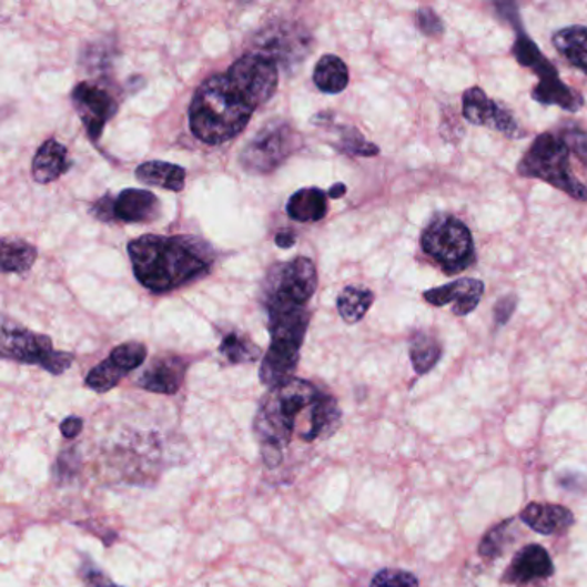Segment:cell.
Returning a JSON list of instances; mask_svg holds the SVG:
<instances>
[{
    "label": "cell",
    "instance_id": "cell-1",
    "mask_svg": "<svg viewBox=\"0 0 587 587\" xmlns=\"http://www.w3.org/2000/svg\"><path fill=\"white\" fill-rule=\"evenodd\" d=\"M342 408L331 393L311 381L293 377L270 389L259 405L254 434L265 467L276 468L293 438L326 442L342 426Z\"/></svg>",
    "mask_w": 587,
    "mask_h": 587
},
{
    "label": "cell",
    "instance_id": "cell-2",
    "mask_svg": "<svg viewBox=\"0 0 587 587\" xmlns=\"http://www.w3.org/2000/svg\"><path fill=\"white\" fill-rule=\"evenodd\" d=\"M136 280L155 293L171 292L209 273L212 252L193 236L145 234L128 246Z\"/></svg>",
    "mask_w": 587,
    "mask_h": 587
},
{
    "label": "cell",
    "instance_id": "cell-3",
    "mask_svg": "<svg viewBox=\"0 0 587 587\" xmlns=\"http://www.w3.org/2000/svg\"><path fill=\"white\" fill-rule=\"evenodd\" d=\"M254 111L227 74H214L193 95L190 128L200 142L221 145L245 130Z\"/></svg>",
    "mask_w": 587,
    "mask_h": 587
},
{
    "label": "cell",
    "instance_id": "cell-4",
    "mask_svg": "<svg viewBox=\"0 0 587 587\" xmlns=\"http://www.w3.org/2000/svg\"><path fill=\"white\" fill-rule=\"evenodd\" d=\"M570 154L573 152L561 136L542 133L534 140L523 161L518 162L517 173L545 181L574 200L586 202L587 189L570 170Z\"/></svg>",
    "mask_w": 587,
    "mask_h": 587
},
{
    "label": "cell",
    "instance_id": "cell-5",
    "mask_svg": "<svg viewBox=\"0 0 587 587\" xmlns=\"http://www.w3.org/2000/svg\"><path fill=\"white\" fill-rule=\"evenodd\" d=\"M421 246L443 273L452 276L464 273L476 262L473 233L453 215L434 217L421 234Z\"/></svg>",
    "mask_w": 587,
    "mask_h": 587
},
{
    "label": "cell",
    "instance_id": "cell-6",
    "mask_svg": "<svg viewBox=\"0 0 587 587\" xmlns=\"http://www.w3.org/2000/svg\"><path fill=\"white\" fill-rule=\"evenodd\" d=\"M302 145V136L289 121L273 120L243 146L240 162L252 174H270Z\"/></svg>",
    "mask_w": 587,
    "mask_h": 587
},
{
    "label": "cell",
    "instance_id": "cell-7",
    "mask_svg": "<svg viewBox=\"0 0 587 587\" xmlns=\"http://www.w3.org/2000/svg\"><path fill=\"white\" fill-rule=\"evenodd\" d=\"M0 352L8 361L20 364L40 365L47 373L61 376L73 365L74 355L59 352L52 346V340L45 334H37L30 330L16 326L4 318Z\"/></svg>",
    "mask_w": 587,
    "mask_h": 587
},
{
    "label": "cell",
    "instance_id": "cell-8",
    "mask_svg": "<svg viewBox=\"0 0 587 587\" xmlns=\"http://www.w3.org/2000/svg\"><path fill=\"white\" fill-rule=\"evenodd\" d=\"M226 74L254 109L270 102L280 83V68L276 62L257 52L242 55Z\"/></svg>",
    "mask_w": 587,
    "mask_h": 587
},
{
    "label": "cell",
    "instance_id": "cell-9",
    "mask_svg": "<svg viewBox=\"0 0 587 587\" xmlns=\"http://www.w3.org/2000/svg\"><path fill=\"white\" fill-rule=\"evenodd\" d=\"M312 37L304 27L295 23H274L264 28L254 42L257 54L276 62L277 68H296L305 61L311 50Z\"/></svg>",
    "mask_w": 587,
    "mask_h": 587
},
{
    "label": "cell",
    "instance_id": "cell-10",
    "mask_svg": "<svg viewBox=\"0 0 587 587\" xmlns=\"http://www.w3.org/2000/svg\"><path fill=\"white\" fill-rule=\"evenodd\" d=\"M317 270L307 257H296L289 264L276 265L271 274L265 296L290 300L293 304L307 305L317 290Z\"/></svg>",
    "mask_w": 587,
    "mask_h": 587
},
{
    "label": "cell",
    "instance_id": "cell-11",
    "mask_svg": "<svg viewBox=\"0 0 587 587\" xmlns=\"http://www.w3.org/2000/svg\"><path fill=\"white\" fill-rule=\"evenodd\" d=\"M74 109L80 115L81 123L85 126L87 133L93 142H99L104 131L105 124L114 118L118 112V102L114 95L104 87L81 81L74 87L73 95Z\"/></svg>",
    "mask_w": 587,
    "mask_h": 587
},
{
    "label": "cell",
    "instance_id": "cell-12",
    "mask_svg": "<svg viewBox=\"0 0 587 587\" xmlns=\"http://www.w3.org/2000/svg\"><path fill=\"white\" fill-rule=\"evenodd\" d=\"M462 114L476 126L492 128L508 139H523L524 131L508 109L489 99L479 87L465 90L462 97Z\"/></svg>",
    "mask_w": 587,
    "mask_h": 587
},
{
    "label": "cell",
    "instance_id": "cell-13",
    "mask_svg": "<svg viewBox=\"0 0 587 587\" xmlns=\"http://www.w3.org/2000/svg\"><path fill=\"white\" fill-rule=\"evenodd\" d=\"M265 307L270 314L271 343L302 348L311 323L307 307L277 296H265Z\"/></svg>",
    "mask_w": 587,
    "mask_h": 587
},
{
    "label": "cell",
    "instance_id": "cell-14",
    "mask_svg": "<svg viewBox=\"0 0 587 587\" xmlns=\"http://www.w3.org/2000/svg\"><path fill=\"white\" fill-rule=\"evenodd\" d=\"M484 295V283L476 277H461L452 283L443 284L438 289L424 292V300L433 307L452 305V312L458 317H465L479 307Z\"/></svg>",
    "mask_w": 587,
    "mask_h": 587
},
{
    "label": "cell",
    "instance_id": "cell-15",
    "mask_svg": "<svg viewBox=\"0 0 587 587\" xmlns=\"http://www.w3.org/2000/svg\"><path fill=\"white\" fill-rule=\"evenodd\" d=\"M553 574H555V565L549 553L542 545H527L515 553L510 565L503 574L502 583L523 586L536 579H548Z\"/></svg>",
    "mask_w": 587,
    "mask_h": 587
},
{
    "label": "cell",
    "instance_id": "cell-16",
    "mask_svg": "<svg viewBox=\"0 0 587 587\" xmlns=\"http://www.w3.org/2000/svg\"><path fill=\"white\" fill-rule=\"evenodd\" d=\"M186 368V361L174 355L155 358L154 364L140 376L139 386L159 395H176L183 386Z\"/></svg>",
    "mask_w": 587,
    "mask_h": 587
},
{
    "label": "cell",
    "instance_id": "cell-17",
    "mask_svg": "<svg viewBox=\"0 0 587 587\" xmlns=\"http://www.w3.org/2000/svg\"><path fill=\"white\" fill-rule=\"evenodd\" d=\"M161 215V202L146 190L128 189L114 199V221L139 224L154 223Z\"/></svg>",
    "mask_w": 587,
    "mask_h": 587
},
{
    "label": "cell",
    "instance_id": "cell-18",
    "mask_svg": "<svg viewBox=\"0 0 587 587\" xmlns=\"http://www.w3.org/2000/svg\"><path fill=\"white\" fill-rule=\"evenodd\" d=\"M520 520L530 529L545 536L567 533L576 523L573 512L555 503H529L520 512Z\"/></svg>",
    "mask_w": 587,
    "mask_h": 587
},
{
    "label": "cell",
    "instance_id": "cell-19",
    "mask_svg": "<svg viewBox=\"0 0 587 587\" xmlns=\"http://www.w3.org/2000/svg\"><path fill=\"white\" fill-rule=\"evenodd\" d=\"M300 350L302 348H296V346L271 343L262 357L261 371H259L261 383L273 389L293 379V374L298 367Z\"/></svg>",
    "mask_w": 587,
    "mask_h": 587
},
{
    "label": "cell",
    "instance_id": "cell-20",
    "mask_svg": "<svg viewBox=\"0 0 587 587\" xmlns=\"http://www.w3.org/2000/svg\"><path fill=\"white\" fill-rule=\"evenodd\" d=\"M518 20L514 21L515 31L518 30L517 39L514 43V55L517 59L518 64L524 68H529L533 73L539 78L538 87L555 85L558 81H561L560 74H558L557 68L542 54L539 47L534 43L530 37L524 33L523 27L518 24Z\"/></svg>",
    "mask_w": 587,
    "mask_h": 587
},
{
    "label": "cell",
    "instance_id": "cell-21",
    "mask_svg": "<svg viewBox=\"0 0 587 587\" xmlns=\"http://www.w3.org/2000/svg\"><path fill=\"white\" fill-rule=\"evenodd\" d=\"M70 165L68 149L58 140L50 139L37 150L33 165H31V174H33V180L37 183H52V181L59 180L62 174L68 173Z\"/></svg>",
    "mask_w": 587,
    "mask_h": 587
},
{
    "label": "cell",
    "instance_id": "cell-22",
    "mask_svg": "<svg viewBox=\"0 0 587 587\" xmlns=\"http://www.w3.org/2000/svg\"><path fill=\"white\" fill-rule=\"evenodd\" d=\"M286 212L296 223H317L327 214V195L323 190L304 189L290 196Z\"/></svg>",
    "mask_w": 587,
    "mask_h": 587
},
{
    "label": "cell",
    "instance_id": "cell-23",
    "mask_svg": "<svg viewBox=\"0 0 587 587\" xmlns=\"http://www.w3.org/2000/svg\"><path fill=\"white\" fill-rule=\"evenodd\" d=\"M551 42L574 68L587 74V27L561 28L553 33Z\"/></svg>",
    "mask_w": 587,
    "mask_h": 587
},
{
    "label": "cell",
    "instance_id": "cell-24",
    "mask_svg": "<svg viewBox=\"0 0 587 587\" xmlns=\"http://www.w3.org/2000/svg\"><path fill=\"white\" fill-rule=\"evenodd\" d=\"M135 176L142 183L171 190V192H181L184 189L186 171L181 165L170 164V162L150 161L136 168Z\"/></svg>",
    "mask_w": 587,
    "mask_h": 587
},
{
    "label": "cell",
    "instance_id": "cell-25",
    "mask_svg": "<svg viewBox=\"0 0 587 587\" xmlns=\"http://www.w3.org/2000/svg\"><path fill=\"white\" fill-rule=\"evenodd\" d=\"M408 355L418 376L431 373L443 355V346L434 334L417 331L408 343Z\"/></svg>",
    "mask_w": 587,
    "mask_h": 587
},
{
    "label": "cell",
    "instance_id": "cell-26",
    "mask_svg": "<svg viewBox=\"0 0 587 587\" xmlns=\"http://www.w3.org/2000/svg\"><path fill=\"white\" fill-rule=\"evenodd\" d=\"M350 73L338 55L326 54L318 59L314 70V83L321 92L342 93L348 87Z\"/></svg>",
    "mask_w": 587,
    "mask_h": 587
},
{
    "label": "cell",
    "instance_id": "cell-27",
    "mask_svg": "<svg viewBox=\"0 0 587 587\" xmlns=\"http://www.w3.org/2000/svg\"><path fill=\"white\" fill-rule=\"evenodd\" d=\"M373 304L374 293L371 290L365 286H346L340 293L336 307L345 323L357 324L365 317L368 308L373 307Z\"/></svg>",
    "mask_w": 587,
    "mask_h": 587
},
{
    "label": "cell",
    "instance_id": "cell-28",
    "mask_svg": "<svg viewBox=\"0 0 587 587\" xmlns=\"http://www.w3.org/2000/svg\"><path fill=\"white\" fill-rule=\"evenodd\" d=\"M36 246L23 240H2V273L24 274L36 264Z\"/></svg>",
    "mask_w": 587,
    "mask_h": 587
},
{
    "label": "cell",
    "instance_id": "cell-29",
    "mask_svg": "<svg viewBox=\"0 0 587 587\" xmlns=\"http://www.w3.org/2000/svg\"><path fill=\"white\" fill-rule=\"evenodd\" d=\"M220 354L231 364H249L262 357V350L239 331H231L223 336Z\"/></svg>",
    "mask_w": 587,
    "mask_h": 587
},
{
    "label": "cell",
    "instance_id": "cell-30",
    "mask_svg": "<svg viewBox=\"0 0 587 587\" xmlns=\"http://www.w3.org/2000/svg\"><path fill=\"white\" fill-rule=\"evenodd\" d=\"M334 136H336L334 146L343 154L361 155V158H374V155L379 154V146L367 142L357 128L340 124L334 130Z\"/></svg>",
    "mask_w": 587,
    "mask_h": 587
},
{
    "label": "cell",
    "instance_id": "cell-31",
    "mask_svg": "<svg viewBox=\"0 0 587 587\" xmlns=\"http://www.w3.org/2000/svg\"><path fill=\"white\" fill-rule=\"evenodd\" d=\"M124 376H128V374L124 373L123 368L118 367V365L108 357L90 371L85 384L95 393H108L111 392V389H114Z\"/></svg>",
    "mask_w": 587,
    "mask_h": 587
},
{
    "label": "cell",
    "instance_id": "cell-32",
    "mask_svg": "<svg viewBox=\"0 0 587 587\" xmlns=\"http://www.w3.org/2000/svg\"><path fill=\"white\" fill-rule=\"evenodd\" d=\"M515 518H508L505 523H499L498 526L492 527L486 533L483 542L479 545V555L486 560H496V558L505 551L512 543V529Z\"/></svg>",
    "mask_w": 587,
    "mask_h": 587
},
{
    "label": "cell",
    "instance_id": "cell-33",
    "mask_svg": "<svg viewBox=\"0 0 587 587\" xmlns=\"http://www.w3.org/2000/svg\"><path fill=\"white\" fill-rule=\"evenodd\" d=\"M109 358L118 367L123 368L124 373L130 374L131 371H135V368H139L145 362L146 346L136 342L123 343V345L115 346L112 350Z\"/></svg>",
    "mask_w": 587,
    "mask_h": 587
},
{
    "label": "cell",
    "instance_id": "cell-34",
    "mask_svg": "<svg viewBox=\"0 0 587 587\" xmlns=\"http://www.w3.org/2000/svg\"><path fill=\"white\" fill-rule=\"evenodd\" d=\"M371 587H418V580L402 568H383L374 576Z\"/></svg>",
    "mask_w": 587,
    "mask_h": 587
},
{
    "label": "cell",
    "instance_id": "cell-35",
    "mask_svg": "<svg viewBox=\"0 0 587 587\" xmlns=\"http://www.w3.org/2000/svg\"><path fill=\"white\" fill-rule=\"evenodd\" d=\"M415 24L418 31L429 39H439L445 33V23L439 18L438 12L431 8H421L415 14Z\"/></svg>",
    "mask_w": 587,
    "mask_h": 587
},
{
    "label": "cell",
    "instance_id": "cell-36",
    "mask_svg": "<svg viewBox=\"0 0 587 587\" xmlns=\"http://www.w3.org/2000/svg\"><path fill=\"white\" fill-rule=\"evenodd\" d=\"M561 139L565 140L570 152L576 154L577 159L587 168V133H584L583 130H577V128H570V130L565 131V135Z\"/></svg>",
    "mask_w": 587,
    "mask_h": 587
},
{
    "label": "cell",
    "instance_id": "cell-37",
    "mask_svg": "<svg viewBox=\"0 0 587 587\" xmlns=\"http://www.w3.org/2000/svg\"><path fill=\"white\" fill-rule=\"evenodd\" d=\"M518 298L515 295L502 296L495 304V321L498 326L507 324L514 315L515 308H517Z\"/></svg>",
    "mask_w": 587,
    "mask_h": 587
},
{
    "label": "cell",
    "instance_id": "cell-38",
    "mask_svg": "<svg viewBox=\"0 0 587 587\" xmlns=\"http://www.w3.org/2000/svg\"><path fill=\"white\" fill-rule=\"evenodd\" d=\"M92 214L104 223L114 221V196H111V193L102 196L99 202L93 204Z\"/></svg>",
    "mask_w": 587,
    "mask_h": 587
},
{
    "label": "cell",
    "instance_id": "cell-39",
    "mask_svg": "<svg viewBox=\"0 0 587 587\" xmlns=\"http://www.w3.org/2000/svg\"><path fill=\"white\" fill-rule=\"evenodd\" d=\"M83 429V418L77 417V415H71V417H65L61 423V433L64 438L74 439L78 434Z\"/></svg>",
    "mask_w": 587,
    "mask_h": 587
},
{
    "label": "cell",
    "instance_id": "cell-40",
    "mask_svg": "<svg viewBox=\"0 0 587 587\" xmlns=\"http://www.w3.org/2000/svg\"><path fill=\"white\" fill-rule=\"evenodd\" d=\"M274 242H276V245L280 246V249H292L296 243V236L293 231H280V233L276 234Z\"/></svg>",
    "mask_w": 587,
    "mask_h": 587
},
{
    "label": "cell",
    "instance_id": "cell-41",
    "mask_svg": "<svg viewBox=\"0 0 587 587\" xmlns=\"http://www.w3.org/2000/svg\"><path fill=\"white\" fill-rule=\"evenodd\" d=\"M346 193V186L343 183H336L334 184L333 189L330 190V193L327 195L331 196V199H342L343 195Z\"/></svg>",
    "mask_w": 587,
    "mask_h": 587
},
{
    "label": "cell",
    "instance_id": "cell-42",
    "mask_svg": "<svg viewBox=\"0 0 587 587\" xmlns=\"http://www.w3.org/2000/svg\"><path fill=\"white\" fill-rule=\"evenodd\" d=\"M105 587H120V586H115L114 583H109L108 586H105Z\"/></svg>",
    "mask_w": 587,
    "mask_h": 587
}]
</instances>
